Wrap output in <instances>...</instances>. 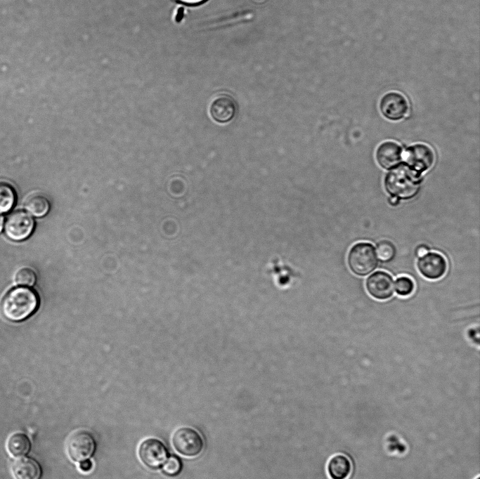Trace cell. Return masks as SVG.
I'll list each match as a JSON object with an SVG mask.
<instances>
[{"label": "cell", "mask_w": 480, "mask_h": 479, "mask_svg": "<svg viewBox=\"0 0 480 479\" xmlns=\"http://www.w3.org/2000/svg\"><path fill=\"white\" fill-rule=\"evenodd\" d=\"M422 176L410 169L403 163L389 170L384 178V188L390 197L407 200L417 195Z\"/></svg>", "instance_id": "obj_1"}, {"label": "cell", "mask_w": 480, "mask_h": 479, "mask_svg": "<svg viewBox=\"0 0 480 479\" xmlns=\"http://www.w3.org/2000/svg\"><path fill=\"white\" fill-rule=\"evenodd\" d=\"M39 306L37 293L30 288L18 287L9 291L2 300L1 311L11 322H20L32 315Z\"/></svg>", "instance_id": "obj_2"}, {"label": "cell", "mask_w": 480, "mask_h": 479, "mask_svg": "<svg viewBox=\"0 0 480 479\" xmlns=\"http://www.w3.org/2000/svg\"><path fill=\"white\" fill-rule=\"evenodd\" d=\"M347 263L353 274L358 276L369 275L378 265L375 248L369 242L356 243L349 251Z\"/></svg>", "instance_id": "obj_3"}, {"label": "cell", "mask_w": 480, "mask_h": 479, "mask_svg": "<svg viewBox=\"0 0 480 479\" xmlns=\"http://www.w3.org/2000/svg\"><path fill=\"white\" fill-rule=\"evenodd\" d=\"M65 447L70 459L79 463L93 457L97 443L91 432L86 430H78L68 437Z\"/></svg>", "instance_id": "obj_4"}, {"label": "cell", "mask_w": 480, "mask_h": 479, "mask_svg": "<svg viewBox=\"0 0 480 479\" xmlns=\"http://www.w3.org/2000/svg\"><path fill=\"white\" fill-rule=\"evenodd\" d=\"M171 443L179 454L189 458L198 456L204 448L202 435L195 428L188 426L176 428L172 434Z\"/></svg>", "instance_id": "obj_5"}, {"label": "cell", "mask_w": 480, "mask_h": 479, "mask_svg": "<svg viewBox=\"0 0 480 479\" xmlns=\"http://www.w3.org/2000/svg\"><path fill=\"white\" fill-rule=\"evenodd\" d=\"M138 456L141 462L150 470L162 468L169 453L162 441L155 438L143 440L138 447Z\"/></svg>", "instance_id": "obj_6"}, {"label": "cell", "mask_w": 480, "mask_h": 479, "mask_svg": "<svg viewBox=\"0 0 480 479\" xmlns=\"http://www.w3.org/2000/svg\"><path fill=\"white\" fill-rule=\"evenodd\" d=\"M403 164L410 169L422 176L429 170L434 164V150L424 143L410 145L403 153Z\"/></svg>", "instance_id": "obj_7"}, {"label": "cell", "mask_w": 480, "mask_h": 479, "mask_svg": "<svg viewBox=\"0 0 480 479\" xmlns=\"http://www.w3.org/2000/svg\"><path fill=\"white\" fill-rule=\"evenodd\" d=\"M34 221L32 216L22 210L11 214L6 219L4 230L8 238L13 241H22L32 234Z\"/></svg>", "instance_id": "obj_8"}, {"label": "cell", "mask_w": 480, "mask_h": 479, "mask_svg": "<svg viewBox=\"0 0 480 479\" xmlns=\"http://www.w3.org/2000/svg\"><path fill=\"white\" fill-rule=\"evenodd\" d=\"M379 108L384 118L397 122L406 117L409 112L406 98L398 91H389L382 96Z\"/></svg>", "instance_id": "obj_9"}, {"label": "cell", "mask_w": 480, "mask_h": 479, "mask_svg": "<svg viewBox=\"0 0 480 479\" xmlns=\"http://www.w3.org/2000/svg\"><path fill=\"white\" fill-rule=\"evenodd\" d=\"M368 293L374 298L384 301L394 294V280L387 272L378 270L368 277L365 281Z\"/></svg>", "instance_id": "obj_10"}, {"label": "cell", "mask_w": 480, "mask_h": 479, "mask_svg": "<svg viewBox=\"0 0 480 479\" xmlns=\"http://www.w3.org/2000/svg\"><path fill=\"white\" fill-rule=\"evenodd\" d=\"M266 273L271 275L276 287L288 288L296 280L301 277L300 271L280 258L271 261L266 268Z\"/></svg>", "instance_id": "obj_11"}, {"label": "cell", "mask_w": 480, "mask_h": 479, "mask_svg": "<svg viewBox=\"0 0 480 479\" xmlns=\"http://www.w3.org/2000/svg\"><path fill=\"white\" fill-rule=\"evenodd\" d=\"M417 267L420 273L431 280L441 278L447 270V261L444 256L437 252H428L419 258Z\"/></svg>", "instance_id": "obj_12"}, {"label": "cell", "mask_w": 480, "mask_h": 479, "mask_svg": "<svg viewBox=\"0 0 480 479\" xmlns=\"http://www.w3.org/2000/svg\"><path fill=\"white\" fill-rule=\"evenodd\" d=\"M403 153L401 145L395 141L387 140L377 147L375 159L381 168L389 171L402 163Z\"/></svg>", "instance_id": "obj_13"}, {"label": "cell", "mask_w": 480, "mask_h": 479, "mask_svg": "<svg viewBox=\"0 0 480 479\" xmlns=\"http://www.w3.org/2000/svg\"><path fill=\"white\" fill-rule=\"evenodd\" d=\"M237 110V103L232 97L221 95L212 101L209 114L215 122L226 124L235 117Z\"/></svg>", "instance_id": "obj_14"}, {"label": "cell", "mask_w": 480, "mask_h": 479, "mask_svg": "<svg viewBox=\"0 0 480 479\" xmlns=\"http://www.w3.org/2000/svg\"><path fill=\"white\" fill-rule=\"evenodd\" d=\"M14 479H41L43 469L34 458L23 457L16 459L11 468Z\"/></svg>", "instance_id": "obj_15"}, {"label": "cell", "mask_w": 480, "mask_h": 479, "mask_svg": "<svg viewBox=\"0 0 480 479\" xmlns=\"http://www.w3.org/2000/svg\"><path fill=\"white\" fill-rule=\"evenodd\" d=\"M326 469L330 479H348L353 471V462L346 454L337 453L329 459Z\"/></svg>", "instance_id": "obj_16"}, {"label": "cell", "mask_w": 480, "mask_h": 479, "mask_svg": "<svg viewBox=\"0 0 480 479\" xmlns=\"http://www.w3.org/2000/svg\"><path fill=\"white\" fill-rule=\"evenodd\" d=\"M32 444L30 438L22 432H14L7 438L6 449L13 458L25 457L30 451Z\"/></svg>", "instance_id": "obj_17"}, {"label": "cell", "mask_w": 480, "mask_h": 479, "mask_svg": "<svg viewBox=\"0 0 480 479\" xmlns=\"http://www.w3.org/2000/svg\"><path fill=\"white\" fill-rule=\"evenodd\" d=\"M49 207L48 199L42 195H32L27 199L25 203V209L27 212L36 217L45 216L48 211Z\"/></svg>", "instance_id": "obj_18"}, {"label": "cell", "mask_w": 480, "mask_h": 479, "mask_svg": "<svg viewBox=\"0 0 480 479\" xmlns=\"http://www.w3.org/2000/svg\"><path fill=\"white\" fill-rule=\"evenodd\" d=\"M16 195L9 184L0 183V214L8 213L14 206Z\"/></svg>", "instance_id": "obj_19"}, {"label": "cell", "mask_w": 480, "mask_h": 479, "mask_svg": "<svg viewBox=\"0 0 480 479\" xmlns=\"http://www.w3.org/2000/svg\"><path fill=\"white\" fill-rule=\"evenodd\" d=\"M376 254L377 258L384 263L390 262L396 256V247L389 240L380 241L376 245Z\"/></svg>", "instance_id": "obj_20"}, {"label": "cell", "mask_w": 480, "mask_h": 479, "mask_svg": "<svg viewBox=\"0 0 480 479\" xmlns=\"http://www.w3.org/2000/svg\"><path fill=\"white\" fill-rule=\"evenodd\" d=\"M396 293L401 296H408L413 294L415 284L413 280L408 276H401L394 282Z\"/></svg>", "instance_id": "obj_21"}, {"label": "cell", "mask_w": 480, "mask_h": 479, "mask_svg": "<svg viewBox=\"0 0 480 479\" xmlns=\"http://www.w3.org/2000/svg\"><path fill=\"white\" fill-rule=\"evenodd\" d=\"M182 467V461L178 456L169 455L162 468L164 474L174 477L178 475L181 472Z\"/></svg>", "instance_id": "obj_22"}, {"label": "cell", "mask_w": 480, "mask_h": 479, "mask_svg": "<svg viewBox=\"0 0 480 479\" xmlns=\"http://www.w3.org/2000/svg\"><path fill=\"white\" fill-rule=\"evenodd\" d=\"M36 280L35 273L32 269L27 268L20 269L15 275L16 283L22 287L33 286L35 284Z\"/></svg>", "instance_id": "obj_23"}, {"label": "cell", "mask_w": 480, "mask_h": 479, "mask_svg": "<svg viewBox=\"0 0 480 479\" xmlns=\"http://www.w3.org/2000/svg\"><path fill=\"white\" fill-rule=\"evenodd\" d=\"M429 251V247L425 244L418 245L415 250V254L417 258H420Z\"/></svg>", "instance_id": "obj_24"}, {"label": "cell", "mask_w": 480, "mask_h": 479, "mask_svg": "<svg viewBox=\"0 0 480 479\" xmlns=\"http://www.w3.org/2000/svg\"><path fill=\"white\" fill-rule=\"evenodd\" d=\"M93 463L89 459H86L79 463V469L84 473L89 472L92 469Z\"/></svg>", "instance_id": "obj_25"}, {"label": "cell", "mask_w": 480, "mask_h": 479, "mask_svg": "<svg viewBox=\"0 0 480 479\" xmlns=\"http://www.w3.org/2000/svg\"><path fill=\"white\" fill-rule=\"evenodd\" d=\"M183 4H188V5H196L201 4L206 0H177Z\"/></svg>", "instance_id": "obj_26"}, {"label": "cell", "mask_w": 480, "mask_h": 479, "mask_svg": "<svg viewBox=\"0 0 480 479\" xmlns=\"http://www.w3.org/2000/svg\"><path fill=\"white\" fill-rule=\"evenodd\" d=\"M4 226V218L0 216V232H1Z\"/></svg>", "instance_id": "obj_27"}, {"label": "cell", "mask_w": 480, "mask_h": 479, "mask_svg": "<svg viewBox=\"0 0 480 479\" xmlns=\"http://www.w3.org/2000/svg\"><path fill=\"white\" fill-rule=\"evenodd\" d=\"M474 479H480V477L478 475V476H477L476 478H475Z\"/></svg>", "instance_id": "obj_28"}]
</instances>
